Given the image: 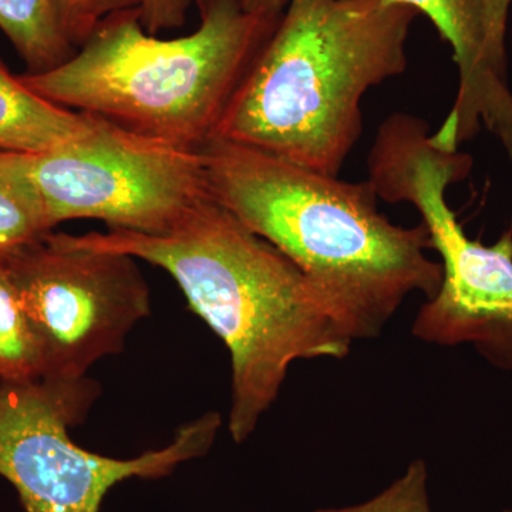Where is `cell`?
Returning a JSON list of instances; mask_svg holds the SVG:
<instances>
[{
  "label": "cell",
  "instance_id": "cell-1",
  "mask_svg": "<svg viewBox=\"0 0 512 512\" xmlns=\"http://www.w3.org/2000/svg\"><path fill=\"white\" fill-rule=\"evenodd\" d=\"M83 247L160 266L231 355L229 433L248 439L301 359H343L353 340L288 256L210 197L163 234L109 229L73 235Z\"/></svg>",
  "mask_w": 512,
  "mask_h": 512
},
{
  "label": "cell",
  "instance_id": "cell-2",
  "mask_svg": "<svg viewBox=\"0 0 512 512\" xmlns=\"http://www.w3.org/2000/svg\"><path fill=\"white\" fill-rule=\"evenodd\" d=\"M208 197L298 266L353 340L373 339L413 293L433 298L440 262L423 224H393L369 181L349 183L212 137Z\"/></svg>",
  "mask_w": 512,
  "mask_h": 512
},
{
  "label": "cell",
  "instance_id": "cell-3",
  "mask_svg": "<svg viewBox=\"0 0 512 512\" xmlns=\"http://www.w3.org/2000/svg\"><path fill=\"white\" fill-rule=\"evenodd\" d=\"M420 13L389 0H289L214 137L335 175L362 136V101L407 69Z\"/></svg>",
  "mask_w": 512,
  "mask_h": 512
},
{
  "label": "cell",
  "instance_id": "cell-4",
  "mask_svg": "<svg viewBox=\"0 0 512 512\" xmlns=\"http://www.w3.org/2000/svg\"><path fill=\"white\" fill-rule=\"evenodd\" d=\"M194 2L200 26L191 35L158 39L144 30L138 8L119 10L67 62L20 80L64 109L198 150L279 19L248 12L244 0Z\"/></svg>",
  "mask_w": 512,
  "mask_h": 512
},
{
  "label": "cell",
  "instance_id": "cell-5",
  "mask_svg": "<svg viewBox=\"0 0 512 512\" xmlns=\"http://www.w3.org/2000/svg\"><path fill=\"white\" fill-rule=\"evenodd\" d=\"M471 165L468 154L434 146L426 120L394 113L377 130L367 181L379 200L416 208L440 255L439 291L421 305L413 335L431 345L468 343L491 365L512 370V231L494 245L468 238L446 200Z\"/></svg>",
  "mask_w": 512,
  "mask_h": 512
},
{
  "label": "cell",
  "instance_id": "cell-6",
  "mask_svg": "<svg viewBox=\"0 0 512 512\" xmlns=\"http://www.w3.org/2000/svg\"><path fill=\"white\" fill-rule=\"evenodd\" d=\"M99 393L89 379L0 382V476L28 512H100L111 487L131 477L168 476L210 450L221 416L208 413L178 431L170 446L130 460L100 456L73 443Z\"/></svg>",
  "mask_w": 512,
  "mask_h": 512
},
{
  "label": "cell",
  "instance_id": "cell-7",
  "mask_svg": "<svg viewBox=\"0 0 512 512\" xmlns=\"http://www.w3.org/2000/svg\"><path fill=\"white\" fill-rule=\"evenodd\" d=\"M86 127L33 154L32 174L49 220H100L109 229L163 234L208 197L200 148L144 136L87 113Z\"/></svg>",
  "mask_w": 512,
  "mask_h": 512
},
{
  "label": "cell",
  "instance_id": "cell-8",
  "mask_svg": "<svg viewBox=\"0 0 512 512\" xmlns=\"http://www.w3.org/2000/svg\"><path fill=\"white\" fill-rule=\"evenodd\" d=\"M137 259L77 244L50 231L0 259L42 355V379H83L116 355L150 315V288Z\"/></svg>",
  "mask_w": 512,
  "mask_h": 512
},
{
  "label": "cell",
  "instance_id": "cell-9",
  "mask_svg": "<svg viewBox=\"0 0 512 512\" xmlns=\"http://www.w3.org/2000/svg\"><path fill=\"white\" fill-rule=\"evenodd\" d=\"M426 16L453 50L458 92L453 109L433 134L439 146L457 150L481 127L498 138L512 160V92L507 69L494 59L488 0H389Z\"/></svg>",
  "mask_w": 512,
  "mask_h": 512
},
{
  "label": "cell",
  "instance_id": "cell-10",
  "mask_svg": "<svg viewBox=\"0 0 512 512\" xmlns=\"http://www.w3.org/2000/svg\"><path fill=\"white\" fill-rule=\"evenodd\" d=\"M87 119L32 92L0 60V150L46 153L80 133Z\"/></svg>",
  "mask_w": 512,
  "mask_h": 512
},
{
  "label": "cell",
  "instance_id": "cell-11",
  "mask_svg": "<svg viewBox=\"0 0 512 512\" xmlns=\"http://www.w3.org/2000/svg\"><path fill=\"white\" fill-rule=\"evenodd\" d=\"M0 29L29 74L56 69L77 52L56 0H0Z\"/></svg>",
  "mask_w": 512,
  "mask_h": 512
},
{
  "label": "cell",
  "instance_id": "cell-12",
  "mask_svg": "<svg viewBox=\"0 0 512 512\" xmlns=\"http://www.w3.org/2000/svg\"><path fill=\"white\" fill-rule=\"evenodd\" d=\"M33 154L0 150V259L52 231L32 174Z\"/></svg>",
  "mask_w": 512,
  "mask_h": 512
},
{
  "label": "cell",
  "instance_id": "cell-13",
  "mask_svg": "<svg viewBox=\"0 0 512 512\" xmlns=\"http://www.w3.org/2000/svg\"><path fill=\"white\" fill-rule=\"evenodd\" d=\"M42 379V355L18 292L0 262V382Z\"/></svg>",
  "mask_w": 512,
  "mask_h": 512
},
{
  "label": "cell",
  "instance_id": "cell-14",
  "mask_svg": "<svg viewBox=\"0 0 512 512\" xmlns=\"http://www.w3.org/2000/svg\"><path fill=\"white\" fill-rule=\"evenodd\" d=\"M426 461L414 460L402 477L386 490L362 504L340 508H322L315 512H433L427 490Z\"/></svg>",
  "mask_w": 512,
  "mask_h": 512
},
{
  "label": "cell",
  "instance_id": "cell-15",
  "mask_svg": "<svg viewBox=\"0 0 512 512\" xmlns=\"http://www.w3.org/2000/svg\"><path fill=\"white\" fill-rule=\"evenodd\" d=\"M77 50L111 13L138 8V0H56Z\"/></svg>",
  "mask_w": 512,
  "mask_h": 512
},
{
  "label": "cell",
  "instance_id": "cell-16",
  "mask_svg": "<svg viewBox=\"0 0 512 512\" xmlns=\"http://www.w3.org/2000/svg\"><path fill=\"white\" fill-rule=\"evenodd\" d=\"M194 0H138L141 25L148 35L183 28Z\"/></svg>",
  "mask_w": 512,
  "mask_h": 512
},
{
  "label": "cell",
  "instance_id": "cell-17",
  "mask_svg": "<svg viewBox=\"0 0 512 512\" xmlns=\"http://www.w3.org/2000/svg\"><path fill=\"white\" fill-rule=\"evenodd\" d=\"M511 5L512 0H488L491 52L497 63L503 67H507L505 36H507L508 13Z\"/></svg>",
  "mask_w": 512,
  "mask_h": 512
},
{
  "label": "cell",
  "instance_id": "cell-18",
  "mask_svg": "<svg viewBox=\"0 0 512 512\" xmlns=\"http://www.w3.org/2000/svg\"><path fill=\"white\" fill-rule=\"evenodd\" d=\"M245 8L255 15L269 19H281L289 0H244Z\"/></svg>",
  "mask_w": 512,
  "mask_h": 512
},
{
  "label": "cell",
  "instance_id": "cell-19",
  "mask_svg": "<svg viewBox=\"0 0 512 512\" xmlns=\"http://www.w3.org/2000/svg\"><path fill=\"white\" fill-rule=\"evenodd\" d=\"M504 512H512V510H507V511H504Z\"/></svg>",
  "mask_w": 512,
  "mask_h": 512
}]
</instances>
